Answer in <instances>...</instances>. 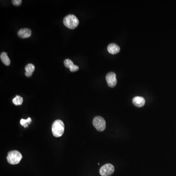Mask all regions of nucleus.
Returning a JSON list of instances; mask_svg holds the SVG:
<instances>
[{
  "instance_id": "obj_9",
  "label": "nucleus",
  "mask_w": 176,
  "mask_h": 176,
  "mask_svg": "<svg viewBox=\"0 0 176 176\" xmlns=\"http://www.w3.org/2000/svg\"><path fill=\"white\" fill-rule=\"evenodd\" d=\"M133 103L137 107H142L145 103V99L143 97H136L133 99Z\"/></svg>"
},
{
  "instance_id": "obj_10",
  "label": "nucleus",
  "mask_w": 176,
  "mask_h": 176,
  "mask_svg": "<svg viewBox=\"0 0 176 176\" xmlns=\"http://www.w3.org/2000/svg\"><path fill=\"white\" fill-rule=\"evenodd\" d=\"M108 52L112 54H116L120 52V48L117 44L112 43L108 45L107 47Z\"/></svg>"
},
{
  "instance_id": "obj_15",
  "label": "nucleus",
  "mask_w": 176,
  "mask_h": 176,
  "mask_svg": "<svg viewBox=\"0 0 176 176\" xmlns=\"http://www.w3.org/2000/svg\"><path fill=\"white\" fill-rule=\"evenodd\" d=\"M22 2V1L21 0H13V1H12L13 5L15 6H20Z\"/></svg>"
},
{
  "instance_id": "obj_5",
  "label": "nucleus",
  "mask_w": 176,
  "mask_h": 176,
  "mask_svg": "<svg viewBox=\"0 0 176 176\" xmlns=\"http://www.w3.org/2000/svg\"><path fill=\"white\" fill-rule=\"evenodd\" d=\"M114 167L112 164H106L102 166L99 170V173L102 176H110L113 174Z\"/></svg>"
},
{
  "instance_id": "obj_6",
  "label": "nucleus",
  "mask_w": 176,
  "mask_h": 176,
  "mask_svg": "<svg viewBox=\"0 0 176 176\" xmlns=\"http://www.w3.org/2000/svg\"><path fill=\"white\" fill-rule=\"evenodd\" d=\"M116 74L113 72H110L107 74L106 80L108 85L110 87L113 88L116 86L117 83Z\"/></svg>"
},
{
  "instance_id": "obj_7",
  "label": "nucleus",
  "mask_w": 176,
  "mask_h": 176,
  "mask_svg": "<svg viewBox=\"0 0 176 176\" xmlns=\"http://www.w3.org/2000/svg\"><path fill=\"white\" fill-rule=\"evenodd\" d=\"M64 63L65 66L67 68H70L71 72H76L79 70V67L77 65H74L71 60L67 59L64 61Z\"/></svg>"
},
{
  "instance_id": "obj_4",
  "label": "nucleus",
  "mask_w": 176,
  "mask_h": 176,
  "mask_svg": "<svg viewBox=\"0 0 176 176\" xmlns=\"http://www.w3.org/2000/svg\"><path fill=\"white\" fill-rule=\"evenodd\" d=\"M94 127L98 131L102 132L106 129V121L102 117L97 116L93 118V121Z\"/></svg>"
},
{
  "instance_id": "obj_14",
  "label": "nucleus",
  "mask_w": 176,
  "mask_h": 176,
  "mask_svg": "<svg viewBox=\"0 0 176 176\" xmlns=\"http://www.w3.org/2000/svg\"><path fill=\"white\" fill-rule=\"evenodd\" d=\"M31 122H32V119L30 118H28L27 119H21L20 121L21 124L25 128L28 127V125L31 123Z\"/></svg>"
},
{
  "instance_id": "obj_11",
  "label": "nucleus",
  "mask_w": 176,
  "mask_h": 176,
  "mask_svg": "<svg viewBox=\"0 0 176 176\" xmlns=\"http://www.w3.org/2000/svg\"><path fill=\"white\" fill-rule=\"evenodd\" d=\"M35 66L34 65L32 64H28L25 67V70H26V73H25V75L26 76H27L28 78L32 76L33 75V73L35 70Z\"/></svg>"
},
{
  "instance_id": "obj_3",
  "label": "nucleus",
  "mask_w": 176,
  "mask_h": 176,
  "mask_svg": "<svg viewBox=\"0 0 176 176\" xmlns=\"http://www.w3.org/2000/svg\"><path fill=\"white\" fill-rule=\"evenodd\" d=\"M22 158V155L18 151H11L8 153L7 160L9 164L15 165L19 163Z\"/></svg>"
},
{
  "instance_id": "obj_8",
  "label": "nucleus",
  "mask_w": 176,
  "mask_h": 176,
  "mask_svg": "<svg viewBox=\"0 0 176 176\" xmlns=\"http://www.w3.org/2000/svg\"><path fill=\"white\" fill-rule=\"evenodd\" d=\"M19 37L24 39L30 37L32 35V30L29 28H22L17 33Z\"/></svg>"
},
{
  "instance_id": "obj_1",
  "label": "nucleus",
  "mask_w": 176,
  "mask_h": 176,
  "mask_svg": "<svg viewBox=\"0 0 176 176\" xmlns=\"http://www.w3.org/2000/svg\"><path fill=\"white\" fill-rule=\"evenodd\" d=\"M65 130V125L62 120H55L52 125V133L54 137L59 138L63 135Z\"/></svg>"
},
{
  "instance_id": "obj_2",
  "label": "nucleus",
  "mask_w": 176,
  "mask_h": 176,
  "mask_svg": "<svg viewBox=\"0 0 176 176\" xmlns=\"http://www.w3.org/2000/svg\"><path fill=\"white\" fill-rule=\"evenodd\" d=\"M79 23L78 19L74 15H68L63 19V24L70 29H73L76 28Z\"/></svg>"
},
{
  "instance_id": "obj_12",
  "label": "nucleus",
  "mask_w": 176,
  "mask_h": 176,
  "mask_svg": "<svg viewBox=\"0 0 176 176\" xmlns=\"http://www.w3.org/2000/svg\"><path fill=\"white\" fill-rule=\"evenodd\" d=\"M1 60L2 61L3 63L5 64L6 66H9L10 64V59L8 56V53L5 52L1 53L0 55Z\"/></svg>"
},
{
  "instance_id": "obj_13",
  "label": "nucleus",
  "mask_w": 176,
  "mask_h": 176,
  "mask_svg": "<svg viewBox=\"0 0 176 176\" xmlns=\"http://www.w3.org/2000/svg\"><path fill=\"white\" fill-rule=\"evenodd\" d=\"M13 102L15 105H21L23 102V98L20 96L17 95L15 98H14Z\"/></svg>"
}]
</instances>
